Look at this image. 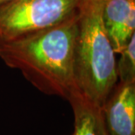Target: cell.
<instances>
[{"label":"cell","mask_w":135,"mask_h":135,"mask_svg":"<svg viewBox=\"0 0 135 135\" xmlns=\"http://www.w3.org/2000/svg\"><path fill=\"white\" fill-rule=\"evenodd\" d=\"M77 10L60 23L9 40H0V59L18 69L40 92L67 100L75 88L73 59Z\"/></svg>","instance_id":"cell-1"},{"label":"cell","mask_w":135,"mask_h":135,"mask_svg":"<svg viewBox=\"0 0 135 135\" xmlns=\"http://www.w3.org/2000/svg\"><path fill=\"white\" fill-rule=\"evenodd\" d=\"M103 0H79L73 59L75 87L102 108L118 83L116 57L102 18Z\"/></svg>","instance_id":"cell-2"},{"label":"cell","mask_w":135,"mask_h":135,"mask_svg":"<svg viewBox=\"0 0 135 135\" xmlns=\"http://www.w3.org/2000/svg\"><path fill=\"white\" fill-rule=\"evenodd\" d=\"M79 0H10L0 4V40L43 30L76 12Z\"/></svg>","instance_id":"cell-3"},{"label":"cell","mask_w":135,"mask_h":135,"mask_svg":"<svg viewBox=\"0 0 135 135\" xmlns=\"http://www.w3.org/2000/svg\"><path fill=\"white\" fill-rule=\"evenodd\" d=\"M102 113L109 135H135V83L118 82Z\"/></svg>","instance_id":"cell-4"},{"label":"cell","mask_w":135,"mask_h":135,"mask_svg":"<svg viewBox=\"0 0 135 135\" xmlns=\"http://www.w3.org/2000/svg\"><path fill=\"white\" fill-rule=\"evenodd\" d=\"M102 18L118 55L135 35V0H103Z\"/></svg>","instance_id":"cell-5"},{"label":"cell","mask_w":135,"mask_h":135,"mask_svg":"<svg viewBox=\"0 0 135 135\" xmlns=\"http://www.w3.org/2000/svg\"><path fill=\"white\" fill-rule=\"evenodd\" d=\"M67 100L74 114V131L70 135H109L102 109L83 96L76 87Z\"/></svg>","instance_id":"cell-6"},{"label":"cell","mask_w":135,"mask_h":135,"mask_svg":"<svg viewBox=\"0 0 135 135\" xmlns=\"http://www.w3.org/2000/svg\"><path fill=\"white\" fill-rule=\"evenodd\" d=\"M116 57L118 82L135 83V35Z\"/></svg>","instance_id":"cell-7"},{"label":"cell","mask_w":135,"mask_h":135,"mask_svg":"<svg viewBox=\"0 0 135 135\" xmlns=\"http://www.w3.org/2000/svg\"><path fill=\"white\" fill-rule=\"evenodd\" d=\"M8 1H10V0H0V4H4V3H6Z\"/></svg>","instance_id":"cell-8"}]
</instances>
